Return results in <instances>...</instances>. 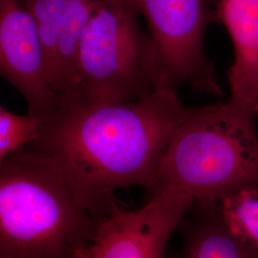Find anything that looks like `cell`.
Instances as JSON below:
<instances>
[{
    "mask_svg": "<svg viewBox=\"0 0 258 258\" xmlns=\"http://www.w3.org/2000/svg\"><path fill=\"white\" fill-rule=\"evenodd\" d=\"M190 109L177 90L163 85L139 101L63 103L30 144L55 161L85 209L102 221L119 207L118 189L152 188Z\"/></svg>",
    "mask_w": 258,
    "mask_h": 258,
    "instance_id": "cell-1",
    "label": "cell"
},
{
    "mask_svg": "<svg viewBox=\"0 0 258 258\" xmlns=\"http://www.w3.org/2000/svg\"><path fill=\"white\" fill-rule=\"evenodd\" d=\"M101 223L33 145L0 163V258H78Z\"/></svg>",
    "mask_w": 258,
    "mask_h": 258,
    "instance_id": "cell-2",
    "label": "cell"
},
{
    "mask_svg": "<svg viewBox=\"0 0 258 258\" xmlns=\"http://www.w3.org/2000/svg\"><path fill=\"white\" fill-rule=\"evenodd\" d=\"M249 187H258L255 119L227 101L190 109L148 195L168 192L192 206Z\"/></svg>",
    "mask_w": 258,
    "mask_h": 258,
    "instance_id": "cell-3",
    "label": "cell"
},
{
    "mask_svg": "<svg viewBox=\"0 0 258 258\" xmlns=\"http://www.w3.org/2000/svg\"><path fill=\"white\" fill-rule=\"evenodd\" d=\"M140 17L133 0L102 2L80 39L71 102L139 101L163 85L156 49Z\"/></svg>",
    "mask_w": 258,
    "mask_h": 258,
    "instance_id": "cell-4",
    "label": "cell"
},
{
    "mask_svg": "<svg viewBox=\"0 0 258 258\" xmlns=\"http://www.w3.org/2000/svg\"><path fill=\"white\" fill-rule=\"evenodd\" d=\"M148 25L156 49L162 83L178 91L220 96L212 60L205 52L208 27L218 22L214 0H133Z\"/></svg>",
    "mask_w": 258,
    "mask_h": 258,
    "instance_id": "cell-5",
    "label": "cell"
},
{
    "mask_svg": "<svg viewBox=\"0 0 258 258\" xmlns=\"http://www.w3.org/2000/svg\"><path fill=\"white\" fill-rule=\"evenodd\" d=\"M0 73L23 96L29 115L46 120L58 108L45 48L23 0H0Z\"/></svg>",
    "mask_w": 258,
    "mask_h": 258,
    "instance_id": "cell-6",
    "label": "cell"
},
{
    "mask_svg": "<svg viewBox=\"0 0 258 258\" xmlns=\"http://www.w3.org/2000/svg\"><path fill=\"white\" fill-rule=\"evenodd\" d=\"M191 205L168 192L149 197L137 211L120 206L102 220L78 258H166L167 242Z\"/></svg>",
    "mask_w": 258,
    "mask_h": 258,
    "instance_id": "cell-7",
    "label": "cell"
},
{
    "mask_svg": "<svg viewBox=\"0 0 258 258\" xmlns=\"http://www.w3.org/2000/svg\"><path fill=\"white\" fill-rule=\"evenodd\" d=\"M46 52L51 84L59 105L77 94V52L83 30L104 0H23Z\"/></svg>",
    "mask_w": 258,
    "mask_h": 258,
    "instance_id": "cell-8",
    "label": "cell"
},
{
    "mask_svg": "<svg viewBox=\"0 0 258 258\" xmlns=\"http://www.w3.org/2000/svg\"><path fill=\"white\" fill-rule=\"evenodd\" d=\"M184 222L183 243L171 257L258 258V253L233 234L212 203H194Z\"/></svg>",
    "mask_w": 258,
    "mask_h": 258,
    "instance_id": "cell-9",
    "label": "cell"
},
{
    "mask_svg": "<svg viewBox=\"0 0 258 258\" xmlns=\"http://www.w3.org/2000/svg\"><path fill=\"white\" fill-rule=\"evenodd\" d=\"M209 203L228 229L258 253V187L243 188Z\"/></svg>",
    "mask_w": 258,
    "mask_h": 258,
    "instance_id": "cell-10",
    "label": "cell"
},
{
    "mask_svg": "<svg viewBox=\"0 0 258 258\" xmlns=\"http://www.w3.org/2000/svg\"><path fill=\"white\" fill-rule=\"evenodd\" d=\"M32 115H18L0 107V163L37 138L44 122Z\"/></svg>",
    "mask_w": 258,
    "mask_h": 258,
    "instance_id": "cell-11",
    "label": "cell"
}]
</instances>
